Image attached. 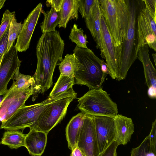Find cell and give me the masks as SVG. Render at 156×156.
I'll use <instances>...</instances> for the list:
<instances>
[{
    "mask_svg": "<svg viewBox=\"0 0 156 156\" xmlns=\"http://www.w3.org/2000/svg\"><path fill=\"white\" fill-rule=\"evenodd\" d=\"M14 16H15L14 11L10 12L7 9L4 12L0 25V39L5 32L12 19Z\"/></svg>",
    "mask_w": 156,
    "mask_h": 156,
    "instance_id": "obj_30",
    "label": "cell"
},
{
    "mask_svg": "<svg viewBox=\"0 0 156 156\" xmlns=\"http://www.w3.org/2000/svg\"><path fill=\"white\" fill-rule=\"evenodd\" d=\"M25 136L18 130H7L4 133L0 144L7 145L12 149L25 147Z\"/></svg>",
    "mask_w": 156,
    "mask_h": 156,
    "instance_id": "obj_21",
    "label": "cell"
},
{
    "mask_svg": "<svg viewBox=\"0 0 156 156\" xmlns=\"http://www.w3.org/2000/svg\"><path fill=\"white\" fill-rule=\"evenodd\" d=\"M109 95L101 87L91 89L78 98L77 107L86 115L114 118L118 114L117 105Z\"/></svg>",
    "mask_w": 156,
    "mask_h": 156,
    "instance_id": "obj_6",
    "label": "cell"
},
{
    "mask_svg": "<svg viewBox=\"0 0 156 156\" xmlns=\"http://www.w3.org/2000/svg\"><path fill=\"white\" fill-rule=\"evenodd\" d=\"M129 1V23L126 35L121 48L119 70L116 79L119 81L126 78L129 70L137 58L135 52L137 18L140 11L145 7L144 0Z\"/></svg>",
    "mask_w": 156,
    "mask_h": 156,
    "instance_id": "obj_4",
    "label": "cell"
},
{
    "mask_svg": "<svg viewBox=\"0 0 156 156\" xmlns=\"http://www.w3.org/2000/svg\"><path fill=\"white\" fill-rule=\"evenodd\" d=\"M65 43L59 32L57 30L42 33L36 47L37 65L33 76L34 84L30 86L33 96L44 94L53 84L54 70L59 61H61Z\"/></svg>",
    "mask_w": 156,
    "mask_h": 156,
    "instance_id": "obj_1",
    "label": "cell"
},
{
    "mask_svg": "<svg viewBox=\"0 0 156 156\" xmlns=\"http://www.w3.org/2000/svg\"><path fill=\"white\" fill-rule=\"evenodd\" d=\"M96 0H77L78 12L83 18H87L94 6Z\"/></svg>",
    "mask_w": 156,
    "mask_h": 156,
    "instance_id": "obj_29",
    "label": "cell"
},
{
    "mask_svg": "<svg viewBox=\"0 0 156 156\" xmlns=\"http://www.w3.org/2000/svg\"><path fill=\"white\" fill-rule=\"evenodd\" d=\"M76 98V93L61 98L49 104L40 114L31 129L48 134L64 118L69 105Z\"/></svg>",
    "mask_w": 156,
    "mask_h": 156,
    "instance_id": "obj_7",
    "label": "cell"
},
{
    "mask_svg": "<svg viewBox=\"0 0 156 156\" xmlns=\"http://www.w3.org/2000/svg\"><path fill=\"white\" fill-rule=\"evenodd\" d=\"M99 155L115 141L114 118L106 116H93Z\"/></svg>",
    "mask_w": 156,
    "mask_h": 156,
    "instance_id": "obj_12",
    "label": "cell"
},
{
    "mask_svg": "<svg viewBox=\"0 0 156 156\" xmlns=\"http://www.w3.org/2000/svg\"><path fill=\"white\" fill-rule=\"evenodd\" d=\"M99 0H96L95 4L88 17L85 20L87 28L90 31L94 41L96 47L101 51V56L102 58L101 46V19L102 16Z\"/></svg>",
    "mask_w": 156,
    "mask_h": 156,
    "instance_id": "obj_16",
    "label": "cell"
},
{
    "mask_svg": "<svg viewBox=\"0 0 156 156\" xmlns=\"http://www.w3.org/2000/svg\"><path fill=\"white\" fill-rule=\"evenodd\" d=\"M151 151L156 155V119L152 123L151 132L148 135Z\"/></svg>",
    "mask_w": 156,
    "mask_h": 156,
    "instance_id": "obj_31",
    "label": "cell"
},
{
    "mask_svg": "<svg viewBox=\"0 0 156 156\" xmlns=\"http://www.w3.org/2000/svg\"><path fill=\"white\" fill-rule=\"evenodd\" d=\"M101 30L102 58L105 59L111 77L113 79H117L120 67L118 51L102 15L101 19Z\"/></svg>",
    "mask_w": 156,
    "mask_h": 156,
    "instance_id": "obj_9",
    "label": "cell"
},
{
    "mask_svg": "<svg viewBox=\"0 0 156 156\" xmlns=\"http://www.w3.org/2000/svg\"><path fill=\"white\" fill-rule=\"evenodd\" d=\"M5 0H0V10L3 7Z\"/></svg>",
    "mask_w": 156,
    "mask_h": 156,
    "instance_id": "obj_39",
    "label": "cell"
},
{
    "mask_svg": "<svg viewBox=\"0 0 156 156\" xmlns=\"http://www.w3.org/2000/svg\"><path fill=\"white\" fill-rule=\"evenodd\" d=\"M69 37L71 41L75 43L79 48H87V37L83 33V30L81 28H78L77 24L74 23L72 28Z\"/></svg>",
    "mask_w": 156,
    "mask_h": 156,
    "instance_id": "obj_26",
    "label": "cell"
},
{
    "mask_svg": "<svg viewBox=\"0 0 156 156\" xmlns=\"http://www.w3.org/2000/svg\"><path fill=\"white\" fill-rule=\"evenodd\" d=\"M144 1L145 7L152 17L156 20V0H144Z\"/></svg>",
    "mask_w": 156,
    "mask_h": 156,
    "instance_id": "obj_34",
    "label": "cell"
},
{
    "mask_svg": "<svg viewBox=\"0 0 156 156\" xmlns=\"http://www.w3.org/2000/svg\"><path fill=\"white\" fill-rule=\"evenodd\" d=\"M102 15L119 57L127 32L129 20V0H99Z\"/></svg>",
    "mask_w": 156,
    "mask_h": 156,
    "instance_id": "obj_2",
    "label": "cell"
},
{
    "mask_svg": "<svg viewBox=\"0 0 156 156\" xmlns=\"http://www.w3.org/2000/svg\"><path fill=\"white\" fill-rule=\"evenodd\" d=\"M32 94L30 88L20 90L11 87L0 102V121L2 122L9 118L20 107L25 105Z\"/></svg>",
    "mask_w": 156,
    "mask_h": 156,
    "instance_id": "obj_10",
    "label": "cell"
},
{
    "mask_svg": "<svg viewBox=\"0 0 156 156\" xmlns=\"http://www.w3.org/2000/svg\"><path fill=\"white\" fill-rule=\"evenodd\" d=\"M78 12L77 0H63L60 11V20L58 27L65 28L69 20H77Z\"/></svg>",
    "mask_w": 156,
    "mask_h": 156,
    "instance_id": "obj_20",
    "label": "cell"
},
{
    "mask_svg": "<svg viewBox=\"0 0 156 156\" xmlns=\"http://www.w3.org/2000/svg\"><path fill=\"white\" fill-rule=\"evenodd\" d=\"M115 127V141L119 145L129 142L134 132V125L132 119L118 114L114 118Z\"/></svg>",
    "mask_w": 156,
    "mask_h": 156,
    "instance_id": "obj_17",
    "label": "cell"
},
{
    "mask_svg": "<svg viewBox=\"0 0 156 156\" xmlns=\"http://www.w3.org/2000/svg\"><path fill=\"white\" fill-rule=\"evenodd\" d=\"M63 0H48L46 2L47 7L51 6L57 12L61 10Z\"/></svg>",
    "mask_w": 156,
    "mask_h": 156,
    "instance_id": "obj_35",
    "label": "cell"
},
{
    "mask_svg": "<svg viewBox=\"0 0 156 156\" xmlns=\"http://www.w3.org/2000/svg\"><path fill=\"white\" fill-rule=\"evenodd\" d=\"M41 12L44 16V20L40 26L42 33L55 30V28L59 24L60 20V12L56 11L51 7L50 10L47 12L42 9Z\"/></svg>",
    "mask_w": 156,
    "mask_h": 156,
    "instance_id": "obj_23",
    "label": "cell"
},
{
    "mask_svg": "<svg viewBox=\"0 0 156 156\" xmlns=\"http://www.w3.org/2000/svg\"><path fill=\"white\" fill-rule=\"evenodd\" d=\"M73 51L79 64L74 77L75 84L86 85L90 90L101 88L107 76L101 70L102 60L88 48L76 46Z\"/></svg>",
    "mask_w": 156,
    "mask_h": 156,
    "instance_id": "obj_3",
    "label": "cell"
},
{
    "mask_svg": "<svg viewBox=\"0 0 156 156\" xmlns=\"http://www.w3.org/2000/svg\"><path fill=\"white\" fill-rule=\"evenodd\" d=\"M42 6V4L39 3L24 20L22 30L15 45L18 51H24L29 48L33 33L41 13Z\"/></svg>",
    "mask_w": 156,
    "mask_h": 156,
    "instance_id": "obj_14",
    "label": "cell"
},
{
    "mask_svg": "<svg viewBox=\"0 0 156 156\" xmlns=\"http://www.w3.org/2000/svg\"><path fill=\"white\" fill-rule=\"evenodd\" d=\"M130 156H156L150 149L148 136L138 147L132 148Z\"/></svg>",
    "mask_w": 156,
    "mask_h": 156,
    "instance_id": "obj_28",
    "label": "cell"
},
{
    "mask_svg": "<svg viewBox=\"0 0 156 156\" xmlns=\"http://www.w3.org/2000/svg\"><path fill=\"white\" fill-rule=\"evenodd\" d=\"M23 26L21 22H17L15 16L13 17L9 26L8 38V46L7 52L13 45L16 38H17L21 33Z\"/></svg>",
    "mask_w": 156,
    "mask_h": 156,
    "instance_id": "obj_27",
    "label": "cell"
},
{
    "mask_svg": "<svg viewBox=\"0 0 156 156\" xmlns=\"http://www.w3.org/2000/svg\"><path fill=\"white\" fill-rule=\"evenodd\" d=\"M18 51L13 45L3 56L0 64V96L6 93L9 82L20 66L22 61L19 58Z\"/></svg>",
    "mask_w": 156,
    "mask_h": 156,
    "instance_id": "obj_13",
    "label": "cell"
},
{
    "mask_svg": "<svg viewBox=\"0 0 156 156\" xmlns=\"http://www.w3.org/2000/svg\"><path fill=\"white\" fill-rule=\"evenodd\" d=\"M77 147L86 156H99V148L93 116L85 114Z\"/></svg>",
    "mask_w": 156,
    "mask_h": 156,
    "instance_id": "obj_11",
    "label": "cell"
},
{
    "mask_svg": "<svg viewBox=\"0 0 156 156\" xmlns=\"http://www.w3.org/2000/svg\"><path fill=\"white\" fill-rule=\"evenodd\" d=\"M85 114L80 112L73 116L66 128V135L68 147L71 151L77 146Z\"/></svg>",
    "mask_w": 156,
    "mask_h": 156,
    "instance_id": "obj_18",
    "label": "cell"
},
{
    "mask_svg": "<svg viewBox=\"0 0 156 156\" xmlns=\"http://www.w3.org/2000/svg\"><path fill=\"white\" fill-rule=\"evenodd\" d=\"M137 57L142 64L147 86L148 87L152 86L156 88V70L150 60L147 45L140 48Z\"/></svg>",
    "mask_w": 156,
    "mask_h": 156,
    "instance_id": "obj_19",
    "label": "cell"
},
{
    "mask_svg": "<svg viewBox=\"0 0 156 156\" xmlns=\"http://www.w3.org/2000/svg\"><path fill=\"white\" fill-rule=\"evenodd\" d=\"M118 146L117 142L114 141L99 156H117L116 150Z\"/></svg>",
    "mask_w": 156,
    "mask_h": 156,
    "instance_id": "obj_33",
    "label": "cell"
},
{
    "mask_svg": "<svg viewBox=\"0 0 156 156\" xmlns=\"http://www.w3.org/2000/svg\"><path fill=\"white\" fill-rule=\"evenodd\" d=\"M19 68L17 69L12 78L13 82L11 87L16 90H24L33 85L34 80L33 77L20 73Z\"/></svg>",
    "mask_w": 156,
    "mask_h": 156,
    "instance_id": "obj_25",
    "label": "cell"
},
{
    "mask_svg": "<svg viewBox=\"0 0 156 156\" xmlns=\"http://www.w3.org/2000/svg\"><path fill=\"white\" fill-rule=\"evenodd\" d=\"M147 94L149 97L152 98H155L156 97V88L152 86L148 87Z\"/></svg>",
    "mask_w": 156,
    "mask_h": 156,
    "instance_id": "obj_37",
    "label": "cell"
},
{
    "mask_svg": "<svg viewBox=\"0 0 156 156\" xmlns=\"http://www.w3.org/2000/svg\"><path fill=\"white\" fill-rule=\"evenodd\" d=\"M3 56H2L0 58V63H1V61H2V58L3 57Z\"/></svg>",
    "mask_w": 156,
    "mask_h": 156,
    "instance_id": "obj_41",
    "label": "cell"
},
{
    "mask_svg": "<svg viewBox=\"0 0 156 156\" xmlns=\"http://www.w3.org/2000/svg\"><path fill=\"white\" fill-rule=\"evenodd\" d=\"M152 55L154 59L155 65L156 66V53H155L154 54L153 53L152 54Z\"/></svg>",
    "mask_w": 156,
    "mask_h": 156,
    "instance_id": "obj_40",
    "label": "cell"
},
{
    "mask_svg": "<svg viewBox=\"0 0 156 156\" xmlns=\"http://www.w3.org/2000/svg\"><path fill=\"white\" fill-rule=\"evenodd\" d=\"M74 84V78L69 77L60 74L48 98H53L73 90V86Z\"/></svg>",
    "mask_w": 156,
    "mask_h": 156,
    "instance_id": "obj_24",
    "label": "cell"
},
{
    "mask_svg": "<svg viewBox=\"0 0 156 156\" xmlns=\"http://www.w3.org/2000/svg\"><path fill=\"white\" fill-rule=\"evenodd\" d=\"M58 65L60 74L69 77L74 78L78 69V61L74 53L67 54Z\"/></svg>",
    "mask_w": 156,
    "mask_h": 156,
    "instance_id": "obj_22",
    "label": "cell"
},
{
    "mask_svg": "<svg viewBox=\"0 0 156 156\" xmlns=\"http://www.w3.org/2000/svg\"><path fill=\"white\" fill-rule=\"evenodd\" d=\"M70 156H86L79 148L76 147L72 151Z\"/></svg>",
    "mask_w": 156,
    "mask_h": 156,
    "instance_id": "obj_36",
    "label": "cell"
},
{
    "mask_svg": "<svg viewBox=\"0 0 156 156\" xmlns=\"http://www.w3.org/2000/svg\"><path fill=\"white\" fill-rule=\"evenodd\" d=\"M76 93L73 89L53 98H48L39 103L27 106L25 105L20 107L8 119L2 122L0 129L18 130L27 127L31 129L39 115L49 104L61 98Z\"/></svg>",
    "mask_w": 156,
    "mask_h": 156,
    "instance_id": "obj_5",
    "label": "cell"
},
{
    "mask_svg": "<svg viewBox=\"0 0 156 156\" xmlns=\"http://www.w3.org/2000/svg\"><path fill=\"white\" fill-rule=\"evenodd\" d=\"M156 22L145 6L143 8L137 18L136 55L140 48L145 45L156 51Z\"/></svg>",
    "mask_w": 156,
    "mask_h": 156,
    "instance_id": "obj_8",
    "label": "cell"
},
{
    "mask_svg": "<svg viewBox=\"0 0 156 156\" xmlns=\"http://www.w3.org/2000/svg\"><path fill=\"white\" fill-rule=\"evenodd\" d=\"M101 70L103 72L110 75V72L107 64L103 60H102L101 65Z\"/></svg>",
    "mask_w": 156,
    "mask_h": 156,
    "instance_id": "obj_38",
    "label": "cell"
},
{
    "mask_svg": "<svg viewBox=\"0 0 156 156\" xmlns=\"http://www.w3.org/2000/svg\"><path fill=\"white\" fill-rule=\"evenodd\" d=\"M48 134L45 133L30 129L26 135L25 147L32 156H41L44 153L47 142Z\"/></svg>",
    "mask_w": 156,
    "mask_h": 156,
    "instance_id": "obj_15",
    "label": "cell"
},
{
    "mask_svg": "<svg viewBox=\"0 0 156 156\" xmlns=\"http://www.w3.org/2000/svg\"><path fill=\"white\" fill-rule=\"evenodd\" d=\"M9 29V26L4 34L0 39V58L3 56L7 51Z\"/></svg>",
    "mask_w": 156,
    "mask_h": 156,
    "instance_id": "obj_32",
    "label": "cell"
}]
</instances>
